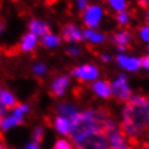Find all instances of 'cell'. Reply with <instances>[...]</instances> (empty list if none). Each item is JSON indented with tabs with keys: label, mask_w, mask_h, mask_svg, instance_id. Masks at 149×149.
Wrapping results in <instances>:
<instances>
[{
	"label": "cell",
	"mask_w": 149,
	"mask_h": 149,
	"mask_svg": "<svg viewBox=\"0 0 149 149\" xmlns=\"http://www.w3.org/2000/svg\"><path fill=\"white\" fill-rule=\"evenodd\" d=\"M58 111L61 113V116L66 119H72L77 114V110L72 105H68V104H61L58 106Z\"/></svg>",
	"instance_id": "obj_16"
},
{
	"label": "cell",
	"mask_w": 149,
	"mask_h": 149,
	"mask_svg": "<svg viewBox=\"0 0 149 149\" xmlns=\"http://www.w3.org/2000/svg\"><path fill=\"white\" fill-rule=\"evenodd\" d=\"M0 104L4 105L6 109H13L18 104L15 101V97L8 91H0Z\"/></svg>",
	"instance_id": "obj_13"
},
{
	"label": "cell",
	"mask_w": 149,
	"mask_h": 149,
	"mask_svg": "<svg viewBox=\"0 0 149 149\" xmlns=\"http://www.w3.org/2000/svg\"><path fill=\"white\" fill-rule=\"evenodd\" d=\"M102 15V10L99 6H90L87 8L86 13H85V24L87 25V28H95L99 24L100 19Z\"/></svg>",
	"instance_id": "obj_6"
},
{
	"label": "cell",
	"mask_w": 149,
	"mask_h": 149,
	"mask_svg": "<svg viewBox=\"0 0 149 149\" xmlns=\"http://www.w3.org/2000/svg\"><path fill=\"white\" fill-rule=\"evenodd\" d=\"M34 140H36V143H40L43 139V129L42 128H37L36 129V132H34Z\"/></svg>",
	"instance_id": "obj_25"
},
{
	"label": "cell",
	"mask_w": 149,
	"mask_h": 149,
	"mask_svg": "<svg viewBox=\"0 0 149 149\" xmlns=\"http://www.w3.org/2000/svg\"><path fill=\"white\" fill-rule=\"evenodd\" d=\"M22 123V118L20 116H15V115H13V116L10 118H6V119H3V123H1V129H9L12 128L14 125H18Z\"/></svg>",
	"instance_id": "obj_18"
},
{
	"label": "cell",
	"mask_w": 149,
	"mask_h": 149,
	"mask_svg": "<svg viewBox=\"0 0 149 149\" xmlns=\"http://www.w3.org/2000/svg\"><path fill=\"white\" fill-rule=\"evenodd\" d=\"M79 8L86 9L87 8V0H79Z\"/></svg>",
	"instance_id": "obj_29"
},
{
	"label": "cell",
	"mask_w": 149,
	"mask_h": 149,
	"mask_svg": "<svg viewBox=\"0 0 149 149\" xmlns=\"http://www.w3.org/2000/svg\"><path fill=\"white\" fill-rule=\"evenodd\" d=\"M121 132L129 138V141H135L149 132V99L144 96H134L129 99L123 110Z\"/></svg>",
	"instance_id": "obj_2"
},
{
	"label": "cell",
	"mask_w": 149,
	"mask_h": 149,
	"mask_svg": "<svg viewBox=\"0 0 149 149\" xmlns=\"http://www.w3.org/2000/svg\"><path fill=\"white\" fill-rule=\"evenodd\" d=\"M36 43H37V36H34L33 33H28L22 39L20 48H22V51H29L36 46Z\"/></svg>",
	"instance_id": "obj_14"
},
{
	"label": "cell",
	"mask_w": 149,
	"mask_h": 149,
	"mask_svg": "<svg viewBox=\"0 0 149 149\" xmlns=\"http://www.w3.org/2000/svg\"><path fill=\"white\" fill-rule=\"evenodd\" d=\"M67 86H68V79L67 77H58L52 85V94L56 96H61L63 95Z\"/></svg>",
	"instance_id": "obj_11"
},
{
	"label": "cell",
	"mask_w": 149,
	"mask_h": 149,
	"mask_svg": "<svg viewBox=\"0 0 149 149\" xmlns=\"http://www.w3.org/2000/svg\"><path fill=\"white\" fill-rule=\"evenodd\" d=\"M140 65H141V66H144L145 68H148V70H149V57H143V58H141Z\"/></svg>",
	"instance_id": "obj_28"
},
{
	"label": "cell",
	"mask_w": 149,
	"mask_h": 149,
	"mask_svg": "<svg viewBox=\"0 0 149 149\" xmlns=\"http://www.w3.org/2000/svg\"><path fill=\"white\" fill-rule=\"evenodd\" d=\"M62 38H65V40H67V42H80L82 39V37H81V33L74 25L68 24L63 28Z\"/></svg>",
	"instance_id": "obj_8"
},
{
	"label": "cell",
	"mask_w": 149,
	"mask_h": 149,
	"mask_svg": "<svg viewBox=\"0 0 149 149\" xmlns=\"http://www.w3.org/2000/svg\"><path fill=\"white\" fill-rule=\"evenodd\" d=\"M76 149H109L107 136L104 133L95 132L74 143Z\"/></svg>",
	"instance_id": "obj_3"
},
{
	"label": "cell",
	"mask_w": 149,
	"mask_h": 149,
	"mask_svg": "<svg viewBox=\"0 0 149 149\" xmlns=\"http://www.w3.org/2000/svg\"><path fill=\"white\" fill-rule=\"evenodd\" d=\"M3 113H4V109H3V106L0 105V118L3 116Z\"/></svg>",
	"instance_id": "obj_34"
},
{
	"label": "cell",
	"mask_w": 149,
	"mask_h": 149,
	"mask_svg": "<svg viewBox=\"0 0 149 149\" xmlns=\"http://www.w3.org/2000/svg\"><path fill=\"white\" fill-rule=\"evenodd\" d=\"M139 149H149V143H143Z\"/></svg>",
	"instance_id": "obj_32"
},
{
	"label": "cell",
	"mask_w": 149,
	"mask_h": 149,
	"mask_svg": "<svg viewBox=\"0 0 149 149\" xmlns=\"http://www.w3.org/2000/svg\"><path fill=\"white\" fill-rule=\"evenodd\" d=\"M42 44L44 47H47V48L56 47V46H58L59 44V38L58 37H56V36H53V34H47V36L43 37Z\"/></svg>",
	"instance_id": "obj_19"
},
{
	"label": "cell",
	"mask_w": 149,
	"mask_h": 149,
	"mask_svg": "<svg viewBox=\"0 0 149 149\" xmlns=\"http://www.w3.org/2000/svg\"><path fill=\"white\" fill-rule=\"evenodd\" d=\"M34 72H36L37 74H42V73L46 72V67H44L43 65H37V66L34 67Z\"/></svg>",
	"instance_id": "obj_27"
},
{
	"label": "cell",
	"mask_w": 149,
	"mask_h": 149,
	"mask_svg": "<svg viewBox=\"0 0 149 149\" xmlns=\"http://www.w3.org/2000/svg\"><path fill=\"white\" fill-rule=\"evenodd\" d=\"M29 29H31V32L34 36L44 37V36L49 34V27H48V24L43 23V22H39V20H32L29 23Z\"/></svg>",
	"instance_id": "obj_10"
},
{
	"label": "cell",
	"mask_w": 149,
	"mask_h": 149,
	"mask_svg": "<svg viewBox=\"0 0 149 149\" xmlns=\"http://www.w3.org/2000/svg\"><path fill=\"white\" fill-rule=\"evenodd\" d=\"M129 40H130V34L128 32H119L114 36V42L116 43L119 48H121V49H124V47L129 43Z\"/></svg>",
	"instance_id": "obj_17"
},
{
	"label": "cell",
	"mask_w": 149,
	"mask_h": 149,
	"mask_svg": "<svg viewBox=\"0 0 149 149\" xmlns=\"http://www.w3.org/2000/svg\"><path fill=\"white\" fill-rule=\"evenodd\" d=\"M128 20H129V15L126 14L125 12H119L118 14V22L120 24H125V23H128Z\"/></svg>",
	"instance_id": "obj_24"
},
{
	"label": "cell",
	"mask_w": 149,
	"mask_h": 149,
	"mask_svg": "<svg viewBox=\"0 0 149 149\" xmlns=\"http://www.w3.org/2000/svg\"><path fill=\"white\" fill-rule=\"evenodd\" d=\"M56 128L63 135H70V121L63 116L56 118Z\"/></svg>",
	"instance_id": "obj_15"
},
{
	"label": "cell",
	"mask_w": 149,
	"mask_h": 149,
	"mask_svg": "<svg viewBox=\"0 0 149 149\" xmlns=\"http://www.w3.org/2000/svg\"><path fill=\"white\" fill-rule=\"evenodd\" d=\"M118 61L124 68L130 70V71H135L140 66V61L136 58H128V57H124V56H119Z\"/></svg>",
	"instance_id": "obj_12"
},
{
	"label": "cell",
	"mask_w": 149,
	"mask_h": 149,
	"mask_svg": "<svg viewBox=\"0 0 149 149\" xmlns=\"http://www.w3.org/2000/svg\"><path fill=\"white\" fill-rule=\"evenodd\" d=\"M0 149H4V148H3V147H0Z\"/></svg>",
	"instance_id": "obj_38"
},
{
	"label": "cell",
	"mask_w": 149,
	"mask_h": 149,
	"mask_svg": "<svg viewBox=\"0 0 149 149\" xmlns=\"http://www.w3.org/2000/svg\"><path fill=\"white\" fill-rule=\"evenodd\" d=\"M84 37L85 38H87V39H90L91 42H102V40L105 39L104 38V36L94 32L92 29H86V31L84 32Z\"/></svg>",
	"instance_id": "obj_20"
},
{
	"label": "cell",
	"mask_w": 149,
	"mask_h": 149,
	"mask_svg": "<svg viewBox=\"0 0 149 149\" xmlns=\"http://www.w3.org/2000/svg\"><path fill=\"white\" fill-rule=\"evenodd\" d=\"M139 4H140V5H143V6H147L148 3H147V0H140V1H139Z\"/></svg>",
	"instance_id": "obj_33"
},
{
	"label": "cell",
	"mask_w": 149,
	"mask_h": 149,
	"mask_svg": "<svg viewBox=\"0 0 149 149\" xmlns=\"http://www.w3.org/2000/svg\"><path fill=\"white\" fill-rule=\"evenodd\" d=\"M1 123H3V119L0 118V128H1Z\"/></svg>",
	"instance_id": "obj_37"
},
{
	"label": "cell",
	"mask_w": 149,
	"mask_h": 149,
	"mask_svg": "<svg viewBox=\"0 0 149 149\" xmlns=\"http://www.w3.org/2000/svg\"><path fill=\"white\" fill-rule=\"evenodd\" d=\"M25 111H28V107L25 105H17L15 109H14V115H15V116H20L22 118V115H23Z\"/></svg>",
	"instance_id": "obj_23"
},
{
	"label": "cell",
	"mask_w": 149,
	"mask_h": 149,
	"mask_svg": "<svg viewBox=\"0 0 149 149\" xmlns=\"http://www.w3.org/2000/svg\"><path fill=\"white\" fill-rule=\"evenodd\" d=\"M110 4L113 5L114 9H116L118 12H123L125 8V1L124 0H109Z\"/></svg>",
	"instance_id": "obj_22"
},
{
	"label": "cell",
	"mask_w": 149,
	"mask_h": 149,
	"mask_svg": "<svg viewBox=\"0 0 149 149\" xmlns=\"http://www.w3.org/2000/svg\"><path fill=\"white\" fill-rule=\"evenodd\" d=\"M118 128L106 110H87L85 113H77L70 119V136L73 143L84 139L86 135L95 132L104 133L107 136Z\"/></svg>",
	"instance_id": "obj_1"
},
{
	"label": "cell",
	"mask_w": 149,
	"mask_h": 149,
	"mask_svg": "<svg viewBox=\"0 0 149 149\" xmlns=\"http://www.w3.org/2000/svg\"><path fill=\"white\" fill-rule=\"evenodd\" d=\"M73 73L81 80H94L99 74L97 70H96L94 66H90V65L77 67V68L73 70Z\"/></svg>",
	"instance_id": "obj_7"
},
{
	"label": "cell",
	"mask_w": 149,
	"mask_h": 149,
	"mask_svg": "<svg viewBox=\"0 0 149 149\" xmlns=\"http://www.w3.org/2000/svg\"><path fill=\"white\" fill-rule=\"evenodd\" d=\"M140 36H141V38H143L144 40H148L149 42V27H144L143 29H141Z\"/></svg>",
	"instance_id": "obj_26"
},
{
	"label": "cell",
	"mask_w": 149,
	"mask_h": 149,
	"mask_svg": "<svg viewBox=\"0 0 149 149\" xmlns=\"http://www.w3.org/2000/svg\"><path fill=\"white\" fill-rule=\"evenodd\" d=\"M27 149H38V147H37V144H34V143H32V144H29V145H27Z\"/></svg>",
	"instance_id": "obj_31"
},
{
	"label": "cell",
	"mask_w": 149,
	"mask_h": 149,
	"mask_svg": "<svg viewBox=\"0 0 149 149\" xmlns=\"http://www.w3.org/2000/svg\"><path fill=\"white\" fill-rule=\"evenodd\" d=\"M147 20H148V23H149V12H148V14H147Z\"/></svg>",
	"instance_id": "obj_36"
},
{
	"label": "cell",
	"mask_w": 149,
	"mask_h": 149,
	"mask_svg": "<svg viewBox=\"0 0 149 149\" xmlns=\"http://www.w3.org/2000/svg\"><path fill=\"white\" fill-rule=\"evenodd\" d=\"M107 140L110 141V149H130V144H128L126 136L121 129L116 128L113 130L107 135Z\"/></svg>",
	"instance_id": "obj_4"
},
{
	"label": "cell",
	"mask_w": 149,
	"mask_h": 149,
	"mask_svg": "<svg viewBox=\"0 0 149 149\" xmlns=\"http://www.w3.org/2000/svg\"><path fill=\"white\" fill-rule=\"evenodd\" d=\"M111 91L119 100H126L130 97V90L128 87V84H126L125 76H120L115 81L111 86Z\"/></svg>",
	"instance_id": "obj_5"
},
{
	"label": "cell",
	"mask_w": 149,
	"mask_h": 149,
	"mask_svg": "<svg viewBox=\"0 0 149 149\" xmlns=\"http://www.w3.org/2000/svg\"><path fill=\"white\" fill-rule=\"evenodd\" d=\"M68 53H70V54L77 56V54H80V49H77V48H70V49H68Z\"/></svg>",
	"instance_id": "obj_30"
},
{
	"label": "cell",
	"mask_w": 149,
	"mask_h": 149,
	"mask_svg": "<svg viewBox=\"0 0 149 149\" xmlns=\"http://www.w3.org/2000/svg\"><path fill=\"white\" fill-rule=\"evenodd\" d=\"M3 29H4V25H3V24H0V33L3 32Z\"/></svg>",
	"instance_id": "obj_35"
},
{
	"label": "cell",
	"mask_w": 149,
	"mask_h": 149,
	"mask_svg": "<svg viewBox=\"0 0 149 149\" xmlns=\"http://www.w3.org/2000/svg\"><path fill=\"white\" fill-rule=\"evenodd\" d=\"M92 90H94L99 96L105 97V99L110 97L111 94H113L110 84L105 82V81H97V82H95L94 85H92Z\"/></svg>",
	"instance_id": "obj_9"
},
{
	"label": "cell",
	"mask_w": 149,
	"mask_h": 149,
	"mask_svg": "<svg viewBox=\"0 0 149 149\" xmlns=\"http://www.w3.org/2000/svg\"><path fill=\"white\" fill-rule=\"evenodd\" d=\"M53 149H72V145L70 144V141H67L65 139H59L56 141Z\"/></svg>",
	"instance_id": "obj_21"
}]
</instances>
